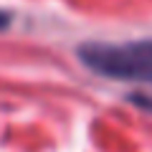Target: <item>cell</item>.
I'll list each match as a JSON object with an SVG mask.
<instances>
[{"mask_svg":"<svg viewBox=\"0 0 152 152\" xmlns=\"http://www.w3.org/2000/svg\"><path fill=\"white\" fill-rule=\"evenodd\" d=\"M76 56L89 71L117 81L152 84V41L127 43H81Z\"/></svg>","mask_w":152,"mask_h":152,"instance_id":"6da1fadb","label":"cell"},{"mask_svg":"<svg viewBox=\"0 0 152 152\" xmlns=\"http://www.w3.org/2000/svg\"><path fill=\"white\" fill-rule=\"evenodd\" d=\"M129 102H134L142 109H150L152 112V94H134V96H129Z\"/></svg>","mask_w":152,"mask_h":152,"instance_id":"7a4b0ae2","label":"cell"},{"mask_svg":"<svg viewBox=\"0 0 152 152\" xmlns=\"http://www.w3.org/2000/svg\"><path fill=\"white\" fill-rule=\"evenodd\" d=\"M8 23H10V13L0 10V31H5V28H8Z\"/></svg>","mask_w":152,"mask_h":152,"instance_id":"3957f363","label":"cell"}]
</instances>
